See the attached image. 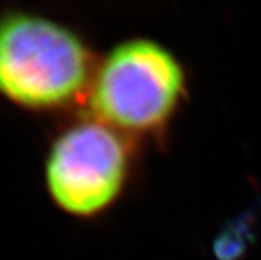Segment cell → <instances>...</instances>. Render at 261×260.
I'll return each instance as SVG.
<instances>
[{"instance_id":"3","label":"cell","mask_w":261,"mask_h":260,"mask_svg":"<svg viewBox=\"0 0 261 260\" xmlns=\"http://www.w3.org/2000/svg\"><path fill=\"white\" fill-rule=\"evenodd\" d=\"M135 143L89 113L66 124L50 141L44 160L50 201L79 220L107 214L130 183Z\"/></svg>"},{"instance_id":"1","label":"cell","mask_w":261,"mask_h":260,"mask_svg":"<svg viewBox=\"0 0 261 260\" xmlns=\"http://www.w3.org/2000/svg\"><path fill=\"white\" fill-rule=\"evenodd\" d=\"M86 39L33 11L0 14V98L32 113H58L86 102L97 64Z\"/></svg>"},{"instance_id":"2","label":"cell","mask_w":261,"mask_h":260,"mask_svg":"<svg viewBox=\"0 0 261 260\" xmlns=\"http://www.w3.org/2000/svg\"><path fill=\"white\" fill-rule=\"evenodd\" d=\"M188 91L177 55L156 39L133 36L97 60L86 96L89 114L133 141L160 138Z\"/></svg>"}]
</instances>
